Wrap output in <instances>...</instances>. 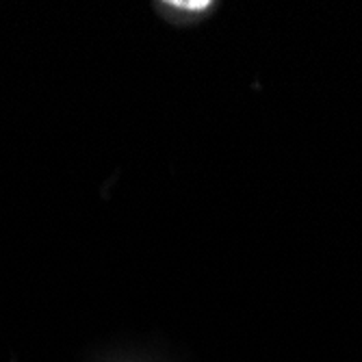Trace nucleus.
Instances as JSON below:
<instances>
[{
    "label": "nucleus",
    "mask_w": 362,
    "mask_h": 362,
    "mask_svg": "<svg viewBox=\"0 0 362 362\" xmlns=\"http://www.w3.org/2000/svg\"><path fill=\"white\" fill-rule=\"evenodd\" d=\"M172 7L200 11V9H206V7H211V3H209V0H176V3H172Z\"/></svg>",
    "instance_id": "nucleus-1"
}]
</instances>
